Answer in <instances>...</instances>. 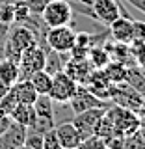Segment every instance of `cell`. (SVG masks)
Wrapping results in <instances>:
<instances>
[{"label": "cell", "mask_w": 145, "mask_h": 149, "mask_svg": "<svg viewBox=\"0 0 145 149\" xmlns=\"http://www.w3.org/2000/svg\"><path fill=\"white\" fill-rule=\"evenodd\" d=\"M34 45H37V37L30 28L24 24H11L8 32V37L4 41V52H6V58L19 63L22 50L30 49Z\"/></svg>", "instance_id": "obj_1"}, {"label": "cell", "mask_w": 145, "mask_h": 149, "mask_svg": "<svg viewBox=\"0 0 145 149\" xmlns=\"http://www.w3.org/2000/svg\"><path fill=\"white\" fill-rule=\"evenodd\" d=\"M108 114L112 121H114V129H115V134H123V136H130L134 134L136 130L142 127V118L132 110H127L123 106H117V104H112L108 106Z\"/></svg>", "instance_id": "obj_2"}, {"label": "cell", "mask_w": 145, "mask_h": 149, "mask_svg": "<svg viewBox=\"0 0 145 149\" xmlns=\"http://www.w3.org/2000/svg\"><path fill=\"white\" fill-rule=\"evenodd\" d=\"M110 102L112 104H117V106H123V108H127V110H132V112L138 114L139 108H142V102H143V95L138 90H134L127 82L112 84Z\"/></svg>", "instance_id": "obj_3"}, {"label": "cell", "mask_w": 145, "mask_h": 149, "mask_svg": "<svg viewBox=\"0 0 145 149\" xmlns=\"http://www.w3.org/2000/svg\"><path fill=\"white\" fill-rule=\"evenodd\" d=\"M73 8L69 4V0H50L45 6L41 19L45 21V24L49 28H56V26H65L71 24L73 21Z\"/></svg>", "instance_id": "obj_4"}, {"label": "cell", "mask_w": 145, "mask_h": 149, "mask_svg": "<svg viewBox=\"0 0 145 149\" xmlns=\"http://www.w3.org/2000/svg\"><path fill=\"white\" fill-rule=\"evenodd\" d=\"M45 43L46 47H50L52 50H58V52H71V49L76 45V32L71 28V24L49 28Z\"/></svg>", "instance_id": "obj_5"}, {"label": "cell", "mask_w": 145, "mask_h": 149, "mask_svg": "<svg viewBox=\"0 0 145 149\" xmlns=\"http://www.w3.org/2000/svg\"><path fill=\"white\" fill-rule=\"evenodd\" d=\"M45 67V49L39 45H34L30 49L22 50L19 58V74L21 80H28L34 73L41 71Z\"/></svg>", "instance_id": "obj_6"}, {"label": "cell", "mask_w": 145, "mask_h": 149, "mask_svg": "<svg viewBox=\"0 0 145 149\" xmlns=\"http://www.w3.org/2000/svg\"><path fill=\"white\" fill-rule=\"evenodd\" d=\"M76 88H78V82L73 80L65 71H60L52 74V86H50V99L54 102H69L71 97L76 93Z\"/></svg>", "instance_id": "obj_7"}, {"label": "cell", "mask_w": 145, "mask_h": 149, "mask_svg": "<svg viewBox=\"0 0 145 149\" xmlns=\"http://www.w3.org/2000/svg\"><path fill=\"white\" fill-rule=\"evenodd\" d=\"M69 108L73 110V114H80L84 110H89V108H99V106H110L108 101H102L95 93H91L87 90L86 84H78L76 93L71 97V101L67 102Z\"/></svg>", "instance_id": "obj_8"}, {"label": "cell", "mask_w": 145, "mask_h": 149, "mask_svg": "<svg viewBox=\"0 0 145 149\" xmlns=\"http://www.w3.org/2000/svg\"><path fill=\"white\" fill-rule=\"evenodd\" d=\"M91 11L93 19L104 26H110L115 19L123 15V9H121V4L117 0H95L91 4Z\"/></svg>", "instance_id": "obj_9"}, {"label": "cell", "mask_w": 145, "mask_h": 149, "mask_svg": "<svg viewBox=\"0 0 145 149\" xmlns=\"http://www.w3.org/2000/svg\"><path fill=\"white\" fill-rule=\"evenodd\" d=\"M106 108H108V106H99V108L84 110V112H80V114H74L71 121L76 125V129L82 132V136L87 138V136H91V134H93V130H95L99 119L104 116Z\"/></svg>", "instance_id": "obj_10"}, {"label": "cell", "mask_w": 145, "mask_h": 149, "mask_svg": "<svg viewBox=\"0 0 145 149\" xmlns=\"http://www.w3.org/2000/svg\"><path fill=\"white\" fill-rule=\"evenodd\" d=\"M28 129L24 125H19L15 121L9 123V127L0 134V149H19L24 146Z\"/></svg>", "instance_id": "obj_11"}, {"label": "cell", "mask_w": 145, "mask_h": 149, "mask_svg": "<svg viewBox=\"0 0 145 149\" xmlns=\"http://www.w3.org/2000/svg\"><path fill=\"white\" fill-rule=\"evenodd\" d=\"M54 130H56V134H58L60 142H62V146L65 149H74L82 140H86L73 121H62L60 125L54 127Z\"/></svg>", "instance_id": "obj_12"}, {"label": "cell", "mask_w": 145, "mask_h": 149, "mask_svg": "<svg viewBox=\"0 0 145 149\" xmlns=\"http://www.w3.org/2000/svg\"><path fill=\"white\" fill-rule=\"evenodd\" d=\"M93 65L87 58H82V60H74V58H69V62L65 63L63 71L69 74V77L73 78V80H76L78 84H86L87 78H89V74L93 73Z\"/></svg>", "instance_id": "obj_13"}, {"label": "cell", "mask_w": 145, "mask_h": 149, "mask_svg": "<svg viewBox=\"0 0 145 149\" xmlns=\"http://www.w3.org/2000/svg\"><path fill=\"white\" fill-rule=\"evenodd\" d=\"M108 28H110L108 34L112 36L114 41H117V43H125V45L132 43V19H130V17L121 15L119 19H115Z\"/></svg>", "instance_id": "obj_14"}, {"label": "cell", "mask_w": 145, "mask_h": 149, "mask_svg": "<svg viewBox=\"0 0 145 149\" xmlns=\"http://www.w3.org/2000/svg\"><path fill=\"white\" fill-rule=\"evenodd\" d=\"M45 49V71L49 74H56L60 71H63L65 63L69 62V52H58V50H52L50 47H43Z\"/></svg>", "instance_id": "obj_15"}, {"label": "cell", "mask_w": 145, "mask_h": 149, "mask_svg": "<svg viewBox=\"0 0 145 149\" xmlns=\"http://www.w3.org/2000/svg\"><path fill=\"white\" fill-rule=\"evenodd\" d=\"M9 91L13 93V97L17 99V102H26V104H34V101L37 99V91L34 90L30 80H17L9 88Z\"/></svg>", "instance_id": "obj_16"}, {"label": "cell", "mask_w": 145, "mask_h": 149, "mask_svg": "<svg viewBox=\"0 0 145 149\" xmlns=\"http://www.w3.org/2000/svg\"><path fill=\"white\" fill-rule=\"evenodd\" d=\"M9 118H11V121H15L19 125H24L28 129V127H32L34 121H35V108H34V104L21 102V104H17L15 108L11 110Z\"/></svg>", "instance_id": "obj_17"}, {"label": "cell", "mask_w": 145, "mask_h": 149, "mask_svg": "<svg viewBox=\"0 0 145 149\" xmlns=\"http://www.w3.org/2000/svg\"><path fill=\"white\" fill-rule=\"evenodd\" d=\"M17 80H21L19 74V63L9 58H4L0 62V82H4L8 88H11Z\"/></svg>", "instance_id": "obj_18"}, {"label": "cell", "mask_w": 145, "mask_h": 149, "mask_svg": "<svg viewBox=\"0 0 145 149\" xmlns=\"http://www.w3.org/2000/svg\"><path fill=\"white\" fill-rule=\"evenodd\" d=\"M28 80L32 82L34 90L37 91V95H49L50 86H52V74H49L45 69H41V71L34 73L30 78H28Z\"/></svg>", "instance_id": "obj_19"}, {"label": "cell", "mask_w": 145, "mask_h": 149, "mask_svg": "<svg viewBox=\"0 0 145 149\" xmlns=\"http://www.w3.org/2000/svg\"><path fill=\"white\" fill-rule=\"evenodd\" d=\"M87 60L91 62V65H93L95 69H104L106 65L112 62L108 49H106V47H101V45L91 47L89 52H87Z\"/></svg>", "instance_id": "obj_20"}, {"label": "cell", "mask_w": 145, "mask_h": 149, "mask_svg": "<svg viewBox=\"0 0 145 149\" xmlns=\"http://www.w3.org/2000/svg\"><path fill=\"white\" fill-rule=\"evenodd\" d=\"M104 73L108 77V80L112 84H121V82H127V73H128V67L121 62H112L104 67Z\"/></svg>", "instance_id": "obj_21"}, {"label": "cell", "mask_w": 145, "mask_h": 149, "mask_svg": "<svg viewBox=\"0 0 145 149\" xmlns=\"http://www.w3.org/2000/svg\"><path fill=\"white\" fill-rule=\"evenodd\" d=\"M93 134H97V136H99V138H102V140H106L108 136H112V134H115L114 121H112L110 114H108V108H106L104 116H102V118L99 119V123H97V127H95V130H93Z\"/></svg>", "instance_id": "obj_22"}, {"label": "cell", "mask_w": 145, "mask_h": 149, "mask_svg": "<svg viewBox=\"0 0 145 149\" xmlns=\"http://www.w3.org/2000/svg\"><path fill=\"white\" fill-rule=\"evenodd\" d=\"M43 149H65L62 146V142H60V138H58V134H56L54 129L46 130L43 134Z\"/></svg>", "instance_id": "obj_23"}, {"label": "cell", "mask_w": 145, "mask_h": 149, "mask_svg": "<svg viewBox=\"0 0 145 149\" xmlns=\"http://www.w3.org/2000/svg\"><path fill=\"white\" fill-rule=\"evenodd\" d=\"M74 149H106V146H104V140L102 138H99L97 134H91L86 140H82Z\"/></svg>", "instance_id": "obj_24"}, {"label": "cell", "mask_w": 145, "mask_h": 149, "mask_svg": "<svg viewBox=\"0 0 145 149\" xmlns=\"http://www.w3.org/2000/svg\"><path fill=\"white\" fill-rule=\"evenodd\" d=\"M24 146H28L30 149H43V134L35 132V130H32V129H28Z\"/></svg>", "instance_id": "obj_25"}, {"label": "cell", "mask_w": 145, "mask_h": 149, "mask_svg": "<svg viewBox=\"0 0 145 149\" xmlns=\"http://www.w3.org/2000/svg\"><path fill=\"white\" fill-rule=\"evenodd\" d=\"M145 41V22L132 19V43H143Z\"/></svg>", "instance_id": "obj_26"}, {"label": "cell", "mask_w": 145, "mask_h": 149, "mask_svg": "<svg viewBox=\"0 0 145 149\" xmlns=\"http://www.w3.org/2000/svg\"><path fill=\"white\" fill-rule=\"evenodd\" d=\"M104 146H106V149H123L125 136L123 134H112V136L104 140Z\"/></svg>", "instance_id": "obj_27"}, {"label": "cell", "mask_w": 145, "mask_h": 149, "mask_svg": "<svg viewBox=\"0 0 145 149\" xmlns=\"http://www.w3.org/2000/svg\"><path fill=\"white\" fill-rule=\"evenodd\" d=\"M49 2H50V0H28L26 6H28V9H30V13L41 15V13H43V9H45V6Z\"/></svg>", "instance_id": "obj_28"}, {"label": "cell", "mask_w": 145, "mask_h": 149, "mask_svg": "<svg viewBox=\"0 0 145 149\" xmlns=\"http://www.w3.org/2000/svg\"><path fill=\"white\" fill-rule=\"evenodd\" d=\"M8 32H9V26L4 24V22H0V45H4V41H6V37H8Z\"/></svg>", "instance_id": "obj_29"}, {"label": "cell", "mask_w": 145, "mask_h": 149, "mask_svg": "<svg viewBox=\"0 0 145 149\" xmlns=\"http://www.w3.org/2000/svg\"><path fill=\"white\" fill-rule=\"evenodd\" d=\"M127 2L130 4V6H134V8H138L139 11L145 15V0H127Z\"/></svg>", "instance_id": "obj_30"}, {"label": "cell", "mask_w": 145, "mask_h": 149, "mask_svg": "<svg viewBox=\"0 0 145 149\" xmlns=\"http://www.w3.org/2000/svg\"><path fill=\"white\" fill-rule=\"evenodd\" d=\"M8 90H9V88L6 86V84H4V82H0V101L4 99V95L8 93Z\"/></svg>", "instance_id": "obj_31"}, {"label": "cell", "mask_w": 145, "mask_h": 149, "mask_svg": "<svg viewBox=\"0 0 145 149\" xmlns=\"http://www.w3.org/2000/svg\"><path fill=\"white\" fill-rule=\"evenodd\" d=\"M69 2H76V4H84V6H91L95 0H69Z\"/></svg>", "instance_id": "obj_32"}, {"label": "cell", "mask_w": 145, "mask_h": 149, "mask_svg": "<svg viewBox=\"0 0 145 149\" xmlns=\"http://www.w3.org/2000/svg\"><path fill=\"white\" fill-rule=\"evenodd\" d=\"M138 116H139V118H143V116H145V97H143V102H142V108H139Z\"/></svg>", "instance_id": "obj_33"}, {"label": "cell", "mask_w": 145, "mask_h": 149, "mask_svg": "<svg viewBox=\"0 0 145 149\" xmlns=\"http://www.w3.org/2000/svg\"><path fill=\"white\" fill-rule=\"evenodd\" d=\"M6 58V52H4V45H0V62Z\"/></svg>", "instance_id": "obj_34"}, {"label": "cell", "mask_w": 145, "mask_h": 149, "mask_svg": "<svg viewBox=\"0 0 145 149\" xmlns=\"http://www.w3.org/2000/svg\"><path fill=\"white\" fill-rule=\"evenodd\" d=\"M142 127H145V116L142 118Z\"/></svg>", "instance_id": "obj_35"}, {"label": "cell", "mask_w": 145, "mask_h": 149, "mask_svg": "<svg viewBox=\"0 0 145 149\" xmlns=\"http://www.w3.org/2000/svg\"><path fill=\"white\" fill-rule=\"evenodd\" d=\"M11 2H28V0H11Z\"/></svg>", "instance_id": "obj_36"}, {"label": "cell", "mask_w": 145, "mask_h": 149, "mask_svg": "<svg viewBox=\"0 0 145 149\" xmlns=\"http://www.w3.org/2000/svg\"><path fill=\"white\" fill-rule=\"evenodd\" d=\"M19 149H30V147H28V146H21V147H19Z\"/></svg>", "instance_id": "obj_37"}, {"label": "cell", "mask_w": 145, "mask_h": 149, "mask_svg": "<svg viewBox=\"0 0 145 149\" xmlns=\"http://www.w3.org/2000/svg\"><path fill=\"white\" fill-rule=\"evenodd\" d=\"M2 2H6V0H0V4H2Z\"/></svg>", "instance_id": "obj_38"}]
</instances>
